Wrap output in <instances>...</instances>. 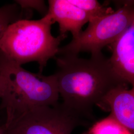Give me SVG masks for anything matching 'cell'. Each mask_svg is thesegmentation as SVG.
<instances>
[{
  "instance_id": "cell-1",
  "label": "cell",
  "mask_w": 134,
  "mask_h": 134,
  "mask_svg": "<svg viewBox=\"0 0 134 134\" xmlns=\"http://www.w3.org/2000/svg\"><path fill=\"white\" fill-rule=\"evenodd\" d=\"M56 79L62 104L88 122L94 119L93 109L100 105L115 88L126 86L102 53L89 59L75 55L55 58Z\"/></svg>"
},
{
  "instance_id": "cell-2",
  "label": "cell",
  "mask_w": 134,
  "mask_h": 134,
  "mask_svg": "<svg viewBox=\"0 0 134 134\" xmlns=\"http://www.w3.org/2000/svg\"><path fill=\"white\" fill-rule=\"evenodd\" d=\"M0 83L5 123L29 110L58 103L60 96L54 74L44 76L29 72L1 52Z\"/></svg>"
},
{
  "instance_id": "cell-3",
  "label": "cell",
  "mask_w": 134,
  "mask_h": 134,
  "mask_svg": "<svg viewBox=\"0 0 134 134\" xmlns=\"http://www.w3.org/2000/svg\"><path fill=\"white\" fill-rule=\"evenodd\" d=\"M55 23L48 13L38 20L19 19L10 24L0 39V52L16 64L37 63L42 75L48 61L58 55L64 39L54 37L51 26Z\"/></svg>"
},
{
  "instance_id": "cell-4",
  "label": "cell",
  "mask_w": 134,
  "mask_h": 134,
  "mask_svg": "<svg viewBox=\"0 0 134 134\" xmlns=\"http://www.w3.org/2000/svg\"><path fill=\"white\" fill-rule=\"evenodd\" d=\"M123 4L112 13L91 19L85 30L60 47L58 55L77 56L81 52H87L92 55L102 53L101 50L119 38L134 19V1Z\"/></svg>"
},
{
  "instance_id": "cell-5",
  "label": "cell",
  "mask_w": 134,
  "mask_h": 134,
  "mask_svg": "<svg viewBox=\"0 0 134 134\" xmlns=\"http://www.w3.org/2000/svg\"><path fill=\"white\" fill-rule=\"evenodd\" d=\"M88 123L62 103L29 110L2 125L5 134H72Z\"/></svg>"
},
{
  "instance_id": "cell-6",
  "label": "cell",
  "mask_w": 134,
  "mask_h": 134,
  "mask_svg": "<svg viewBox=\"0 0 134 134\" xmlns=\"http://www.w3.org/2000/svg\"><path fill=\"white\" fill-rule=\"evenodd\" d=\"M99 107L110 111L109 117L130 134H134V87L120 86L110 91Z\"/></svg>"
},
{
  "instance_id": "cell-7",
  "label": "cell",
  "mask_w": 134,
  "mask_h": 134,
  "mask_svg": "<svg viewBox=\"0 0 134 134\" xmlns=\"http://www.w3.org/2000/svg\"><path fill=\"white\" fill-rule=\"evenodd\" d=\"M111 46L109 60L114 71L125 83L134 87V19Z\"/></svg>"
},
{
  "instance_id": "cell-8",
  "label": "cell",
  "mask_w": 134,
  "mask_h": 134,
  "mask_svg": "<svg viewBox=\"0 0 134 134\" xmlns=\"http://www.w3.org/2000/svg\"><path fill=\"white\" fill-rule=\"evenodd\" d=\"M48 14L59 26V36L63 38L70 32L72 39L81 34L82 27L90 21V17L83 10L71 4L69 0L48 1Z\"/></svg>"
},
{
  "instance_id": "cell-9",
  "label": "cell",
  "mask_w": 134,
  "mask_h": 134,
  "mask_svg": "<svg viewBox=\"0 0 134 134\" xmlns=\"http://www.w3.org/2000/svg\"><path fill=\"white\" fill-rule=\"evenodd\" d=\"M72 5L86 12L91 19L100 18L112 13L114 10L111 8L101 5L96 0H69Z\"/></svg>"
},
{
  "instance_id": "cell-10",
  "label": "cell",
  "mask_w": 134,
  "mask_h": 134,
  "mask_svg": "<svg viewBox=\"0 0 134 134\" xmlns=\"http://www.w3.org/2000/svg\"><path fill=\"white\" fill-rule=\"evenodd\" d=\"M23 15L22 10L15 2L0 7V39L10 24L23 19Z\"/></svg>"
},
{
  "instance_id": "cell-11",
  "label": "cell",
  "mask_w": 134,
  "mask_h": 134,
  "mask_svg": "<svg viewBox=\"0 0 134 134\" xmlns=\"http://www.w3.org/2000/svg\"><path fill=\"white\" fill-rule=\"evenodd\" d=\"M14 2L22 10H36L43 14V16L48 13V6L46 5L44 1L18 0Z\"/></svg>"
},
{
  "instance_id": "cell-12",
  "label": "cell",
  "mask_w": 134,
  "mask_h": 134,
  "mask_svg": "<svg viewBox=\"0 0 134 134\" xmlns=\"http://www.w3.org/2000/svg\"><path fill=\"white\" fill-rule=\"evenodd\" d=\"M0 134H4V128L2 126H0Z\"/></svg>"
},
{
  "instance_id": "cell-13",
  "label": "cell",
  "mask_w": 134,
  "mask_h": 134,
  "mask_svg": "<svg viewBox=\"0 0 134 134\" xmlns=\"http://www.w3.org/2000/svg\"><path fill=\"white\" fill-rule=\"evenodd\" d=\"M1 83H0V98H1Z\"/></svg>"
}]
</instances>
